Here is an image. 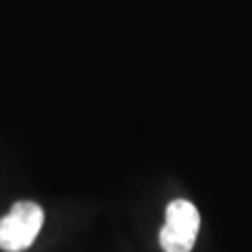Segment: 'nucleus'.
<instances>
[{"label": "nucleus", "instance_id": "f257e3e1", "mask_svg": "<svg viewBox=\"0 0 252 252\" xmlns=\"http://www.w3.org/2000/svg\"><path fill=\"white\" fill-rule=\"evenodd\" d=\"M43 209L34 202H17L9 213L0 219V249L23 252L36 241L43 226Z\"/></svg>", "mask_w": 252, "mask_h": 252}, {"label": "nucleus", "instance_id": "f03ea898", "mask_svg": "<svg viewBox=\"0 0 252 252\" xmlns=\"http://www.w3.org/2000/svg\"><path fill=\"white\" fill-rule=\"evenodd\" d=\"M200 232V213L189 200H174L166 206V219L159 234L164 252H190Z\"/></svg>", "mask_w": 252, "mask_h": 252}]
</instances>
